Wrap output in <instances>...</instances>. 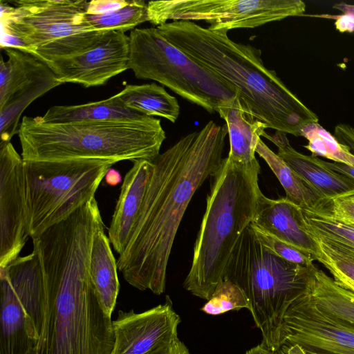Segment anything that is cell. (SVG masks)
Here are the masks:
<instances>
[{
  "instance_id": "obj_2",
  "label": "cell",
  "mask_w": 354,
  "mask_h": 354,
  "mask_svg": "<svg viewBox=\"0 0 354 354\" xmlns=\"http://www.w3.org/2000/svg\"><path fill=\"white\" fill-rule=\"evenodd\" d=\"M226 125L209 121L153 160L138 217L117 259L124 280L156 295L165 292L168 261L185 212L196 190L219 169Z\"/></svg>"
},
{
  "instance_id": "obj_1",
  "label": "cell",
  "mask_w": 354,
  "mask_h": 354,
  "mask_svg": "<svg viewBox=\"0 0 354 354\" xmlns=\"http://www.w3.org/2000/svg\"><path fill=\"white\" fill-rule=\"evenodd\" d=\"M103 224L98 205L89 202L32 239L45 308L39 338L26 354H112L113 321L89 274L93 237Z\"/></svg>"
},
{
  "instance_id": "obj_11",
  "label": "cell",
  "mask_w": 354,
  "mask_h": 354,
  "mask_svg": "<svg viewBox=\"0 0 354 354\" xmlns=\"http://www.w3.org/2000/svg\"><path fill=\"white\" fill-rule=\"evenodd\" d=\"M301 0H169L147 3L148 21L159 26L168 20L205 21L209 28L229 31L254 28L293 16H301Z\"/></svg>"
},
{
  "instance_id": "obj_27",
  "label": "cell",
  "mask_w": 354,
  "mask_h": 354,
  "mask_svg": "<svg viewBox=\"0 0 354 354\" xmlns=\"http://www.w3.org/2000/svg\"><path fill=\"white\" fill-rule=\"evenodd\" d=\"M86 19L95 30L125 32L148 21L147 3L142 0H130L118 10L99 15L86 14Z\"/></svg>"
},
{
  "instance_id": "obj_18",
  "label": "cell",
  "mask_w": 354,
  "mask_h": 354,
  "mask_svg": "<svg viewBox=\"0 0 354 354\" xmlns=\"http://www.w3.org/2000/svg\"><path fill=\"white\" fill-rule=\"evenodd\" d=\"M153 167V160L135 161L124 178L108 230L110 243L118 255L124 252L129 240Z\"/></svg>"
},
{
  "instance_id": "obj_7",
  "label": "cell",
  "mask_w": 354,
  "mask_h": 354,
  "mask_svg": "<svg viewBox=\"0 0 354 354\" xmlns=\"http://www.w3.org/2000/svg\"><path fill=\"white\" fill-rule=\"evenodd\" d=\"M1 1V33L18 38L24 51L44 62L82 53L109 31L94 30L86 19V0Z\"/></svg>"
},
{
  "instance_id": "obj_37",
  "label": "cell",
  "mask_w": 354,
  "mask_h": 354,
  "mask_svg": "<svg viewBox=\"0 0 354 354\" xmlns=\"http://www.w3.org/2000/svg\"><path fill=\"white\" fill-rule=\"evenodd\" d=\"M245 354H286V353L281 348L278 350L271 349L261 342L250 348Z\"/></svg>"
},
{
  "instance_id": "obj_23",
  "label": "cell",
  "mask_w": 354,
  "mask_h": 354,
  "mask_svg": "<svg viewBox=\"0 0 354 354\" xmlns=\"http://www.w3.org/2000/svg\"><path fill=\"white\" fill-rule=\"evenodd\" d=\"M256 153L261 157L278 178L286 192V198L302 210L328 212L330 201L322 198L279 156L260 139Z\"/></svg>"
},
{
  "instance_id": "obj_26",
  "label": "cell",
  "mask_w": 354,
  "mask_h": 354,
  "mask_svg": "<svg viewBox=\"0 0 354 354\" xmlns=\"http://www.w3.org/2000/svg\"><path fill=\"white\" fill-rule=\"evenodd\" d=\"M307 230L316 244L315 260L328 270L337 285L354 294V250Z\"/></svg>"
},
{
  "instance_id": "obj_15",
  "label": "cell",
  "mask_w": 354,
  "mask_h": 354,
  "mask_svg": "<svg viewBox=\"0 0 354 354\" xmlns=\"http://www.w3.org/2000/svg\"><path fill=\"white\" fill-rule=\"evenodd\" d=\"M44 62L61 84L74 83L84 87L104 85L129 69V37L122 32L109 31L82 53Z\"/></svg>"
},
{
  "instance_id": "obj_12",
  "label": "cell",
  "mask_w": 354,
  "mask_h": 354,
  "mask_svg": "<svg viewBox=\"0 0 354 354\" xmlns=\"http://www.w3.org/2000/svg\"><path fill=\"white\" fill-rule=\"evenodd\" d=\"M0 61V136L11 140L18 133L24 111L37 98L62 84L37 57L15 48H3Z\"/></svg>"
},
{
  "instance_id": "obj_10",
  "label": "cell",
  "mask_w": 354,
  "mask_h": 354,
  "mask_svg": "<svg viewBox=\"0 0 354 354\" xmlns=\"http://www.w3.org/2000/svg\"><path fill=\"white\" fill-rule=\"evenodd\" d=\"M0 354H26L39 338L45 292L37 253L0 268Z\"/></svg>"
},
{
  "instance_id": "obj_13",
  "label": "cell",
  "mask_w": 354,
  "mask_h": 354,
  "mask_svg": "<svg viewBox=\"0 0 354 354\" xmlns=\"http://www.w3.org/2000/svg\"><path fill=\"white\" fill-rule=\"evenodd\" d=\"M281 348L286 354H354V329L320 310L309 288L284 316Z\"/></svg>"
},
{
  "instance_id": "obj_25",
  "label": "cell",
  "mask_w": 354,
  "mask_h": 354,
  "mask_svg": "<svg viewBox=\"0 0 354 354\" xmlns=\"http://www.w3.org/2000/svg\"><path fill=\"white\" fill-rule=\"evenodd\" d=\"M115 95L125 106L146 115L159 116L174 123L180 114L176 98L156 83L129 84Z\"/></svg>"
},
{
  "instance_id": "obj_28",
  "label": "cell",
  "mask_w": 354,
  "mask_h": 354,
  "mask_svg": "<svg viewBox=\"0 0 354 354\" xmlns=\"http://www.w3.org/2000/svg\"><path fill=\"white\" fill-rule=\"evenodd\" d=\"M301 136L308 141L304 147L312 153V156H322L334 162L354 167V154L318 122L304 127L301 131Z\"/></svg>"
},
{
  "instance_id": "obj_33",
  "label": "cell",
  "mask_w": 354,
  "mask_h": 354,
  "mask_svg": "<svg viewBox=\"0 0 354 354\" xmlns=\"http://www.w3.org/2000/svg\"><path fill=\"white\" fill-rule=\"evenodd\" d=\"M325 213L354 225V194L331 200L329 211Z\"/></svg>"
},
{
  "instance_id": "obj_39",
  "label": "cell",
  "mask_w": 354,
  "mask_h": 354,
  "mask_svg": "<svg viewBox=\"0 0 354 354\" xmlns=\"http://www.w3.org/2000/svg\"><path fill=\"white\" fill-rule=\"evenodd\" d=\"M333 8L342 11L343 14H349L354 17V5L353 4L342 2L335 4Z\"/></svg>"
},
{
  "instance_id": "obj_24",
  "label": "cell",
  "mask_w": 354,
  "mask_h": 354,
  "mask_svg": "<svg viewBox=\"0 0 354 354\" xmlns=\"http://www.w3.org/2000/svg\"><path fill=\"white\" fill-rule=\"evenodd\" d=\"M310 293L320 310L337 322L354 329V294L337 285L315 266L311 269Z\"/></svg>"
},
{
  "instance_id": "obj_17",
  "label": "cell",
  "mask_w": 354,
  "mask_h": 354,
  "mask_svg": "<svg viewBox=\"0 0 354 354\" xmlns=\"http://www.w3.org/2000/svg\"><path fill=\"white\" fill-rule=\"evenodd\" d=\"M263 137L277 147L278 156L324 200L330 201L354 194L353 179L330 169L315 156L296 151L290 145L286 134L276 131L270 136L266 132Z\"/></svg>"
},
{
  "instance_id": "obj_32",
  "label": "cell",
  "mask_w": 354,
  "mask_h": 354,
  "mask_svg": "<svg viewBox=\"0 0 354 354\" xmlns=\"http://www.w3.org/2000/svg\"><path fill=\"white\" fill-rule=\"evenodd\" d=\"M334 136L339 142L345 145L354 154V128L347 124H339L335 128ZM322 162L330 169L354 180V167L322 160Z\"/></svg>"
},
{
  "instance_id": "obj_38",
  "label": "cell",
  "mask_w": 354,
  "mask_h": 354,
  "mask_svg": "<svg viewBox=\"0 0 354 354\" xmlns=\"http://www.w3.org/2000/svg\"><path fill=\"white\" fill-rule=\"evenodd\" d=\"M104 179L107 185L115 186L121 183L122 176L117 169L111 167L107 170Z\"/></svg>"
},
{
  "instance_id": "obj_14",
  "label": "cell",
  "mask_w": 354,
  "mask_h": 354,
  "mask_svg": "<svg viewBox=\"0 0 354 354\" xmlns=\"http://www.w3.org/2000/svg\"><path fill=\"white\" fill-rule=\"evenodd\" d=\"M24 160L11 142L0 144V268L19 257L27 239Z\"/></svg>"
},
{
  "instance_id": "obj_5",
  "label": "cell",
  "mask_w": 354,
  "mask_h": 354,
  "mask_svg": "<svg viewBox=\"0 0 354 354\" xmlns=\"http://www.w3.org/2000/svg\"><path fill=\"white\" fill-rule=\"evenodd\" d=\"M17 133L24 160H153L166 138L160 120L151 116L66 123H46L40 116H24Z\"/></svg>"
},
{
  "instance_id": "obj_31",
  "label": "cell",
  "mask_w": 354,
  "mask_h": 354,
  "mask_svg": "<svg viewBox=\"0 0 354 354\" xmlns=\"http://www.w3.org/2000/svg\"><path fill=\"white\" fill-rule=\"evenodd\" d=\"M259 240L281 259L305 268L313 266L315 260L312 254L287 243L263 229L250 223Z\"/></svg>"
},
{
  "instance_id": "obj_36",
  "label": "cell",
  "mask_w": 354,
  "mask_h": 354,
  "mask_svg": "<svg viewBox=\"0 0 354 354\" xmlns=\"http://www.w3.org/2000/svg\"><path fill=\"white\" fill-rule=\"evenodd\" d=\"M320 17L335 19V25L336 29L341 32L354 31V17L349 14H343L341 15H322Z\"/></svg>"
},
{
  "instance_id": "obj_20",
  "label": "cell",
  "mask_w": 354,
  "mask_h": 354,
  "mask_svg": "<svg viewBox=\"0 0 354 354\" xmlns=\"http://www.w3.org/2000/svg\"><path fill=\"white\" fill-rule=\"evenodd\" d=\"M227 128L230 151L227 158L241 165H250L258 160L255 157L257 145L267 129L261 121L248 114L239 95L227 106L217 112Z\"/></svg>"
},
{
  "instance_id": "obj_19",
  "label": "cell",
  "mask_w": 354,
  "mask_h": 354,
  "mask_svg": "<svg viewBox=\"0 0 354 354\" xmlns=\"http://www.w3.org/2000/svg\"><path fill=\"white\" fill-rule=\"evenodd\" d=\"M252 224L314 256L316 244L308 233L302 209L288 198L271 199L260 192Z\"/></svg>"
},
{
  "instance_id": "obj_30",
  "label": "cell",
  "mask_w": 354,
  "mask_h": 354,
  "mask_svg": "<svg viewBox=\"0 0 354 354\" xmlns=\"http://www.w3.org/2000/svg\"><path fill=\"white\" fill-rule=\"evenodd\" d=\"M241 308L250 310V303L245 295L236 284L223 279L217 285L201 310L210 315H218Z\"/></svg>"
},
{
  "instance_id": "obj_9",
  "label": "cell",
  "mask_w": 354,
  "mask_h": 354,
  "mask_svg": "<svg viewBox=\"0 0 354 354\" xmlns=\"http://www.w3.org/2000/svg\"><path fill=\"white\" fill-rule=\"evenodd\" d=\"M111 160H24L28 231L32 239L95 197Z\"/></svg>"
},
{
  "instance_id": "obj_22",
  "label": "cell",
  "mask_w": 354,
  "mask_h": 354,
  "mask_svg": "<svg viewBox=\"0 0 354 354\" xmlns=\"http://www.w3.org/2000/svg\"><path fill=\"white\" fill-rule=\"evenodd\" d=\"M147 116L125 106L116 95L98 102L79 105L54 106L48 109L41 121L66 123L108 120H137Z\"/></svg>"
},
{
  "instance_id": "obj_16",
  "label": "cell",
  "mask_w": 354,
  "mask_h": 354,
  "mask_svg": "<svg viewBox=\"0 0 354 354\" xmlns=\"http://www.w3.org/2000/svg\"><path fill=\"white\" fill-rule=\"evenodd\" d=\"M180 323L168 296L164 304L142 313L119 310L113 321L112 354H148L178 337Z\"/></svg>"
},
{
  "instance_id": "obj_8",
  "label": "cell",
  "mask_w": 354,
  "mask_h": 354,
  "mask_svg": "<svg viewBox=\"0 0 354 354\" xmlns=\"http://www.w3.org/2000/svg\"><path fill=\"white\" fill-rule=\"evenodd\" d=\"M129 37V67L136 78L156 81L209 113L237 97L234 86L170 43L157 27L135 28Z\"/></svg>"
},
{
  "instance_id": "obj_3",
  "label": "cell",
  "mask_w": 354,
  "mask_h": 354,
  "mask_svg": "<svg viewBox=\"0 0 354 354\" xmlns=\"http://www.w3.org/2000/svg\"><path fill=\"white\" fill-rule=\"evenodd\" d=\"M157 28L170 43L234 86L245 112L267 129L301 136L304 127L318 122L317 115L265 66L260 49L234 41L226 30L191 21Z\"/></svg>"
},
{
  "instance_id": "obj_34",
  "label": "cell",
  "mask_w": 354,
  "mask_h": 354,
  "mask_svg": "<svg viewBox=\"0 0 354 354\" xmlns=\"http://www.w3.org/2000/svg\"><path fill=\"white\" fill-rule=\"evenodd\" d=\"M127 3L125 0H92L88 1L86 14L105 15L118 10Z\"/></svg>"
},
{
  "instance_id": "obj_35",
  "label": "cell",
  "mask_w": 354,
  "mask_h": 354,
  "mask_svg": "<svg viewBox=\"0 0 354 354\" xmlns=\"http://www.w3.org/2000/svg\"><path fill=\"white\" fill-rule=\"evenodd\" d=\"M148 354H191L186 345L178 337Z\"/></svg>"
},
{
  "instance_id": "obj_6",
  "label": "cell",
  "mask_w": 354,
  "mask_h": 354,
  "mask_svg": "<svg viewBox=\"0 0 354 354\" xmlns=\"http://www.w3.org/2000/svg\"><path fill=\"white\" fill-rule=\"evenodd\" d=\"M312 268L281 259L259 240L250 224L236 243L224 279L245 295L267 347L281 348L284 316L292 304L309 291Z\"/></svg>"
},
{
  "instance_id": "obj_4",
  "label": "cell",
  "mask_w": 354,
  "mask_h": 354,
  "mask_svg": "<svg viewBox=\"0 0 354 354\" xmlns=\"http://www.w3.org/2000/svg\"><path fill=\"white\" fill-rule=\"evenodd\" d=\"M260 169L258 160L241 165L226 157L212 176L192 266L183 283L193 295L209 300L224 279L235 244L257 214Z\"/></svg>"
},
{
  "instance_id": "obj_29",
  "label": "cell",
  "mask_w": 354,
  "mask_h": 354,
  "mask_svg": "<svg viewBox=\"0 0 354 354\" xmlns=\"http://www.w3.org/2000/svg\"><path fill=\"white\" fill-rule=\"evenodd\" d=\"M302 211L308 230L354 250L353 225L342 221L328 213Z\"/></svg>"
},
{
  "instance_id": "obj_21",
  "label": "cell",
  "mask_w": 354,
  "mask_h": 354,
  "mask_svg": "<svg viewBox=\"0 0 354 354\" xmlns=\"http://www.w3.org/2000/svg\"><path fill=\"white\" fill-rule=\"evenodd\" d=\"M104 227L94 235L90 257L89 274L106 313L111 316L120 290L118 266Z\"/></svg>"
}]
</instances>
